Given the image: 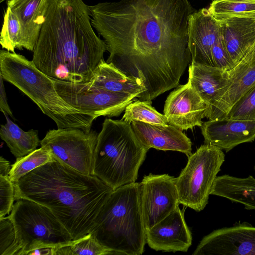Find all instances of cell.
<instances>
[{
    "mask_svg": "<svg viewBox=\"0 0 255 255\" xmlns=\"http://www.w3.org/2000/svg\"><path fill=\"white\" fill-rule=\"evenodd\" d=\"M54 160L50 150L41 146L26 155L16 158L11 165L8 177L14 183L33 170Z\"/></svg>",
    "mask_w": 255,
    "mask_h": 255,
    "instance_id": "obj_25",
    "label": "cell"
},
{
    "mask_svg": "<svg viewBox=\"0 0 255 255\" xmlns=\"http://www.w3.org/2000/svg\"><path fill=\"white\" fill-rule=\"evenodd\" d=\"M212 56L216 67L229 71L235 66L225 45L221 31L213 47Z\"/></svg>",
    "mask_w": 255,
    "mask_h": 255,
    "instance_id": "obj_33",
    "label": "cell"
},
{
    "mask_svg": "<svg viewBox=\"0 0 255 255\" xmlns=\"http://www.w3.org/2000/svg\"><path fill=\"white\" fill-rule=\"evenodd\" d=\"M140 194L146 230L179 207L176 178L167 174L145 175L140 183Z\"/></svg>",
    "mask_w": 255,
    "mask_h": 255,
    "instance_id": "obj_11",
    "label": "cell"
},
{
    "mask_svg": "<svg viewBox=\"0 0 255 255\" xmlns=\"http://www.w3.org/2000/svg\"></svg>",
    "mask_w": 255,
    "mask_h": 255,
    "instance_id": "obj_38",
    "label": "cell"
},
{
    "mask_svg": "<svg viewBox=\"0 0 255 255\" xmlns=\"http://www.w3.org/2000/svg\"><path fill=\"white\" fill-rule=\"evenodd\" d=\"M194 255H255V227L241 224L215 230L205 236Z\"/></svg>",
    "mask_w": 255,
    "mask_h": 255,
    "instance_id": "obj_12",
    "label": "cell"
},
{
    "mask_svg": "<svg viewBox=\"0 0 255 255\" xmlns=\"http://www.w3.org/2000/svg\"><path fill=\"white\" fill-rule=\"evenodd\" d=\"M0 74L51 119L58 128L91 129L93 116L75 109L58 93L52 78L40 71L32 61L5 50L0 51Z\"/></svg>",
    "mask_w": 255,
    "mask_h": 255,
    "instance_id": "obj_4",
    "label": "cell"
},
{
    "mask_svg": "<svg viewBox=\"0 0 255 255\" xmlns=\"http://www.w3.org/2000/svg\"><path fill=\"white\" fill-rule=\"evenodd\" d=\"M98 133L68 128L49 130L40 145L49 149L57 161L87 175H93Z\"/></svg>",
    "mask_w": 255,
    "mask_h": 255,
    "instance_id": "obj_9",
    "label": "cell"
},
{
    "mask_svg": "<svg viewBox=\"0 0 255 255\" xmlns=\"http://www.w3.org/2000/svg\"><path fill=\"white\" fill-rule=\"evenodd\" d=\"M253 46H255V44H254V45Z\"/></svg>",
    "mask_w": 255,
    "mask_h": 255,
    "instance_id": "obj_37",
    "label": "cell"
},
{
    "mask_svg": "<svg viewBox=\"0 0 255 255\" xmlns=\"http://www.w3.org/2000/svg\"><path fill=\"white\" fill-rule=\"evenodd\" d=\"M3 80L2 76L0 74V110L3 114H6L13 120H15L7 102Z\"/></svg>",
    "mask_w": 255,
    "mask_h": 255,
    "instance_id": "obj_34",
    "label": "cell"
},
{
    "mask_svg": "<svg viewBox=\"0 0 255 255\" xmlns=\"http://www.w3.org/2000/svg\"><path fill=\"white\" fill-rule=\"evenodd\" d=\"M83 0H50L32 61L51 78L89 82L107 47Z\"/></svg>",
    "mask_w": 255,
    "mask_h": 255,
    "instance_id": "obj_2",
    "label": "cell"
},
{
    "mask_svg": "<svg viewBox=\"0 0 255 255\" xmlns=\"http://www.w3.org/2000/svg\"><path fill=\"white\" fill-rule=\"evenodd\" d=\"M148 246L156 251L186 252L192 244V235L178 207L163 219L146 230Z\"/></svg>",
    "mask_w": 255,
    "mask_h": 255,
    "instance_id": "obj_16",
    "label": "cell"
},
{
    "mask_svg": "<svg viewBox=\"0 0 255 255\" xmlns=\"http://www.w3.org/2000/svg\"><path fill=\"white\" fill-rule=\"evenodd\" d=\"M92 26L110 55L106 61L146 88L151 101L179 85L191 61L188 0H120L88 5Z\"/></svg>",
    "mask_w": 255,
    "mask_h": 255,
    "instance_id": "obj_1",
    "label": "cell"
},
{
    "mask_svg": "<svg viewBox=\"0 0 255 255\" xmlns=\"http://www.w3.org/2000/svg\"><path fill=\"white\" fill-rule=\"evenodd\" d=\"M210 195L243 204L248 210L255 209V179L251 175L244 178L229 175L217 176Z\"/></svg>",
    "mask_w": 255,
    "mask_h": 255,
    "instance_id": "obj_23",
    "label": "cell"
},
{
    "mask_svg": "<svg viewBox=\"0 0 255 255\" xmlns=\"http://www.w3.org/2000/svg\"><path fill=\"white\" fill-rule=\"evenodd\" d=\"M15 200H29L49 208L73 240L94 232L99 215L113 190L95 175L49 161L13 183Z\"/></svg>",
    "mask_w": 255,
    "mask_h": 255,
    "instance_id": "obj_3",
    "label": "cell"
},
{
    "mask_svg": "<svg viewBox=\"0 0 255 255\" xmlns=\"http://www.w3.org/2000/svg\"><path fill=\"white\" fill-rule=\"evenodd\" d=\"M204 143L228 152L237 145L255 139V120H234L226 118L209 120L200 127Z\"/></svg>",
    "mask_w": 255,
    "mask_h": 255,
    "instance_id": "obj_17",
    "label": "cell"
},
{
    "mask_svg": "<svg viewBox=\"0 0 255 255\" xmlns=\"http://www.w3.org/2000/svg\"><path fill=\"white\" fill-rule=\"evenodd\" d=\"M226 118L234 120H255V85L237 101Z\"/></svg>",
    "mask_w": 255,
    "mask_h": 255,
    "instance_id": "obj_30",
    "label": "cell"
},
{
    "mask_svg": "<svg viewBox=\"0 0 255 255\" xmlns=\"http://www.w3.org/2000/svg\"><path fill=\"white\" fill-rule=\"evenodd\" d=\"M15 201L9 216L15 228L20 255H28L38 249L57 248L73 241L49 208L27 199Z\"/></svg>",
    "mask_w": 255,
    "mask_h": 255,
    "instance_id": "obj_7",
    "label": "cell"
},
{
    "mask_svg": "<svg viewBox=\"0 0 255 255\" xmlns=\"http://www.w3.org/2000/svg\"><path fill=\"white\" fill-rule=\"evenodd\" d=\"M5 0H0V2H2Z\"/></svg>",
    "mask_w": 255,
    "mask_h": 255,
    "instance_id": "obj_36",
    "label": "cell"
},
{
    "mask_svg": "<svg viewBox=\"0 0 255 255\" xmlns=\"http://www.w3.org/2000/svg\"><path fill=\"white\" fill-rule=\"evenodd\" d=\"M89 84L112 92L138 98L146 88L141 80L128 76L111 63L102 59L94 71Z\"/></svg>",
    "mask_w": 255,
    "mask_h": 255,
    "instance_id": "obj_22",
    "label": "cell"
},
{
    "mask_svg": "<svg viewBox=\"0 0 255 255\" xmlns=\"http://www.w3.org/2000/svg\"><path fill=\"white\" fill-rule=\"evenodd\" d=\"M50 0H7V7L20 22L23 48L33 51L45 22Z\"/></svg>",
    "mask_w": 255,
    "mask_h": 255,
    "instance_id": "obj_19",
    "label": "cell"
},
{
    "mask_svg": "<svg viewBox=\"0 0 255 255\" xmlns=\"http://www.w3.org/2000/svg\"><path fill=\"white\" fill-rule=\"evenodd\" d=\"M140 183L113 191L100 212L92 233L113 255H140L146 243Z\"/></svg>",
    "mask_w": 255,
    "mask_h": 255,
    "instance_id": "obj_5",
    "label": "cell"
},
{
    "mask_svg": "<svg viewBox=\"0 0 255 255\" xmlns=\"http://www.w3.org/2000/svg\"><path fill=\"white\" fill-rule=\"evenodd\" d=\"M6 123L1 125L0 136L10 149L11 153L16 157L27 155L35 150L40 144L38 130L31 129L24 131L4 114Z\"/></svg>",
    "mask_w": 255,
    "mask_h": 255,
    "instance_id": "obj_24",
    "label": "cell"
},
{
    "mask_svg": "<svg viewBox=\"0 0 255 255\" xmlns=\"http://www.w3.org/2000/svg\"><path fill=\"white\" fill-rule=\"evenodd\" d=\"M14 200L13 183L8 176L0 175V218L10 214Z\"/></svg>",
    "mask_w": 255,
    "mask_h": 255,
    "instance_id": "obj_32",
    "label": "cell"
},
{
    "mask_svg": "<svg viewBox=\"0 0 255 255\" xmlns=\"http://www.w3.org/2000/svg\"><path fill=\"white\" fill-rule=\"evenodd\" d=\"M22 27L17 17L6 7L0 32V44L2 48L14 52L15 49L22 50Z\"/></svg>",
    "mask_w": 255,
    "mask_h": 255,
    "instance_id": "obj_28",
    "label": "cell"
},
{
    "mask_svg": "<svg viewBox=\"0 0 255 255\" xmlns=\"http://www.w3.org/2000/svg\"><path fill=\"white\" fill-rule=\"evenodd\" d=\"M208 10L217 19L255 16V0H214Z\"/></svg>",
    "mask_w": 255,
    "mask_h": 255,
    "instance_id": "obj_26",
    "label": "cell"
},
{
    "mask_svg": "<svg viewBox=\"0 0 255 255\" xmlns=\"http://www.w3.org/2000/svg\"><path fill=\"white\" fill-rule=\"evenodd\" d=\"M227 73L226 88L206 114L209 120L226 118L237 101L255 85V46Z\"/></svg>",
    "mask_w": 255,
    "mask_h": 255,
    "instance_id": "obj_13",
    "label": "cell"
},
{
    "mask_svg": "<svg viewBox=\"0 0 255 255\" xmlns=\"http://www.w3.org/2000/svg\"><path fill=\"white\" fill-rule=\"evenodd\" d=\"M148 150L131 123L106 118L98 135L93 175L113 190L135 182Z\"/></svg>",
    "mask_w": 255,
    "mask_h": 255,
    "instance_id": "obj_6",
    "label": "cell"
},
{
    "mask_svg": "<svg viewBox=\"0 0 255 255\" xmlns=\"http://www.w3.org/2000/svg\"><path fill=\"white\" fill-rule=\"evenodd\" d=\"M151 103V101L139 99L131 102L126 108L121 120L129 123L136 121L155 125L168 124L164 114L157 112Z\"/></svg>",
    "mask_w": 255,
    "mask_h": 255,
    "instance_id": "obj_27",
    "label": "cell"
},
{
    "mask_svg": "<svg viewBox=\"0 0 255 255\" xmlns=\"http://www.w3.org/2000/svg\"><path fill=\"white\" fill-rule=\"evenodd\" d=\"M113 255L102 246L93 233L71 243L55 248V255Z\"/></svg>",
    "mask_w": 255,
    "mask_h": 255,
    "instance_id": "obj_29",
    "label": "cell"
},
{
    "mask_svg": "<svg viewBox=\"0 0 255 255\" xmlns=\"http://www.w3.org/2000/svg\"><path fill=\"white\" fill-rule=\"evenodd\" d=\"M221 33L218 19L208 9L203 8L193 12L188 23V47L191 62L215 66L212 49Z\"/></svg>",
    "mask_w": 255,
    "mask_h": 255,
    "instance_id": "obj_15",
    "label": "cell"
},
{
    "mask_svg": "<svg viewBox=\"0 0 255 255\" xmlns=\"http://www.w3.org/2000/svg\"><path fill=\"white\" fill-rule=\"evenodd\" d=\"M208 107L190 82L178 86L168 96L163 114L168 123L181 130L201 127Z\"/></svg>",
    "mask_w": 255,
    "mask_h": 255,
    "instance_id": "obj_14",
    "label": "cell"
},
{
    "mask_svg": "<svg viewBox=\"0 0 255 255\" xmlns=\"http://www.w3.org/2000/svg\"><path fill=\"white\" fill-rule=\"evenodd\" d=\"M11 165L9 162L2 156L0 158V175L8 176Z\"/></svg>",
    "mask_w": 255,
    "mask_h": 255,
    "instance_id": "obj_35",
    "label": "cell"
},
{
    "mask_svg": "<svg viewBox=\"0 0 255 255\" xmlns=\"http://www.w3.org/2000/svg\"><path fill=\"white\" fill-rule=\"evenodd\" d=\"M224 161L223 150L210 144L204 143L189 155L186 165L176 178L179 204L196 212L203 210Z\"/></svg>",
    "mask_w": 255,
    "mask_h": 255,
    "instance_id": "obj_8",
    "label": "cell"
},
{
    "mask_svg": "<svg viewBox=\"0 0 255 255\" xmlns=\"http://www.w3.org/2000/svg\"><path fill=\"white\" fill-rule=\"evenodd\" d=\"M218 20L225 45L235 66L255 43V16Z\"/></svg>",
    "mask_w": 255,
    "mask_h": 255,
    "instance_id": "obj_20",
    "label": "cell"
},
{
    "mask_svg": "<svg viewBox=\"0 0 255 255\" xmlns=\"http://www.w3.org/2000/svg\"><path fill=\"white\" fill-rule=\"evenodd\" d=\"M134 132L148 149L176 151L192 154V142L182 130L170 125H155L134 121L131 123Z\"/></svg>",
    "mask_w": 255,
    "mask_h": 255,
    "instance_id": "obj_18",
    "label": "cell"
},
{
    "mask_svg": "<svg viewBox=\"0 0 255 255\" xmlns=\"http://www.w3.org/2000/svg\"><path fill=\"white\" fill-rule=\"evenodd\" d=\"M20 254L15 228L9 215L0 218V255Z\"/></svg>",
    "mask_w": 255,
    "mask_h": 255,
    "instance_id": "obj_31",
    "label": "cell"
},
{
    "mask_svg": "<svg viewBox=\"0 0 255 255\" xmlns=\"http://www.w3.org/2000/svg\"><path fill=\"white\" fill-rule=\"evenodd\" d=\"M188 74V81L208 107L207 114L227 85V71L191 62Z\"/></svg>",
    "mask_w": 255,
    "mask_h": 255,
    "instance_id": "obj_21",
    "label": "cell"
},
{
    "mask_svg": "<svg viewBox=\"0 0 255 255\" xmlns=\"http://www.w3.org/2000/svg\"><path fill=\"white\" fill-rule=\"evenodd\" d=\"M59 95L75 109L97 119L118 117L136 97L107 91L89 84L51 78Z\"/></svg>",
    "mask_w": 255,
    "mask_h": 255,
    "instance_id": "obj_10",
    "label": "cell"
}]
</instances>
